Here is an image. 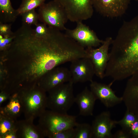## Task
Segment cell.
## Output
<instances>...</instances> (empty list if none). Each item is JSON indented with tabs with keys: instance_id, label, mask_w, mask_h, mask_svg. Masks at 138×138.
I'll return each instance as SVG.
<instances>
[{
	"instance_id": "1",
	"label": "cell",
	"mask_w": 138,
	"mask_h": 138,
	"mask_svg": "<svg viewBox=\"0 0 138 138\" xmlns=\"http://www.w3.org/2000/svg\"><path fill=\"white\" fill-rule=\"evenodd\" d=\"M15 32L8 51L20 55L23 60V75L27 78L43 76L67 62L66 49L50 33L37 36L31 26L23 25Z\"/></svg>"
},
{
	"instance_id": "2",
	"label": "cell",
	"mask_w": 138,
	"mask_h": 138,
	"mask_svg": "<svg viewBox=\"0 0 138 138\" xmlns=\"http://www.w3.org/2000/svg\"><path fill=\"white\" fill-rule=\"evenodd\" d=\"M73 83L70 81L52 89L47 98V106L52 111L62 114L67 112L75 102Z\"/></svg>"
},
{
	"instance_id": "3",
	"label": "cell",
	"mask_w": 138,
	"mask_h": 138,
	"mask_svg": "<svg viewBox=\"0 0 138 138\" xmlns=\"http://www.w3.org/2000/svg\"><path fill=\"white\" fill-rule=\"evenodd\" d=\"M39 20L48 27L62 31L65 30V25L68 20L64 11L53 0L39 7Z\"/></svg>"
},
{
	"instance_id": "4",
	"label": "cell",
	"mask_w": 138,
	"mask_h": 138,
	"mask_svg": "<svg viewBox=\"0 0 138 138\" xmlns=\"http://www.w3.org/2000/svg\"><path fill=\"white\" fill-rule=\"evenodd\" d=\"M62 8L70 21L76 23L88 19L93 15L91 0H53Z\"/></svg>"
},
{
	"instance_id": "5",
	"label": "cell",
	"mask_w": 138,
	"mask_h": 138,
	"mask_svg": "<svg viewBox=\"0 0 138 138\" xmlns=\"http://www.w3.org/2000/svg\"><path fill=\"white\" fill-rule=\"evenodd\" d=\"M44 123L46 133L50 137L54 134L75 127L77 123L76 116L52 111L45 114Z\"/></svg>"
},
{
	"instance_id": "6",
	"label": "cell",
	"mask_w": 138,
	"mask_h": 138,
	"mask_svg": "<svg viewBox=\"0 0 138 138\" xmlns=\"http://www.w3.org/2000/svg\"><path fill=\"white\" fill-rule=\"evenodd\" d=\"M113 40L111 37H108L98 48L86 49L88 57L93 64L95 75L101 79L105 77V72L109 59V50Z\"/></svg>"
},
{
	"instance_id": "7",
	"label": "cell",
	"mask_w": 138,
	"mask_h": 138,
	"mask_svg": "<svg viewBox=\"0 0 138 138\" xmlns=\"http://www.w3.org/2000/svg\"><path fill=\"white\" fill-rule=\"evenodd\" d=\"M76 27L72 29L66 28L65 34L85 49L100 46L104 40H101L96 33L82 21L76 23Z\"/></svg>"
},
{
	"instance_id": "8",
	"label": "cell",
	"mask_w": 138,
	"mask_h": 138,
	"mask_svg": "<svg viewBox=\"0 0 138 138\" xmlns=\"http://www.w3.org/2000/svg\"><path fill=\"white\" fill-rule=\"evenodd\" d=\"M131 0H91L94 9L102 16L110 18L120 17L125 13Z\"/></svg>"
},
{
	"instance_id": "9",
	"label": "cell",
	"mask_w": 138,
	"mask_h": 138,
	"mask_svg": "<svg viewBox=\"0 0 138 138\" xmlns=\"http://www.w3.org/2000/svg\"><path fill=\"white\" fill-rule=\"evenodd\" d=\"M69 70L71 80L73 83L90 82L95 75L93 64L88 57L80 58L71 62Z\"/></svg>"
},
{
	"instance_id": "10",
	"label": "cell",
	"mask_w": 138,
	"mask_h": 138,
	"mask_svg": "<svg viewBox=\"0 0 138 138\" xmlns=\"http://www.w3.org/2000/svg\"><path fill=\"white\" fill-rule=\"evenodd\" d=\"M113 82L112 81L109 84H106L93 80L90 82V90L97 99L107 108L113 107L123 101L122 97L117 96L111 88Z\"/></svg>"
},
{
	"instance_id": "11",
	"label": "cell",
	"mask_w": 138,
	"mask_h": 138,
	"mask_svg": "<svg viewBox=\"0 0 138 138\" xmlns=\"http://www.w3.org/2000/svg\"><path fill=\"white\" fill-rule=\"evenodd\" d=\"M116 125V121L111 119L109 111L101 112L96 116L93 121L91 125L92 138H113L111 131Z\"/></svg>"
},
{
	"instance_id": "12",
	"label": "cell",
	"mask_w": 138,
	"mask_h": 138,
	"mask_svg": "<svg viewBox=\"0 0 138 138\" xmlns=\"http://www.w3.org/2000/svg\"><path fill=\"white\" fill-rule=\"evenodd\" d=\"M122 97L126 109L138 116V73L129 77Z\"/></svg>"
},
{
	"instance_id": "13",
	"label": "cell",
	"mask_w": 138,
	"mask_h": 138,
	"mask_svg": "<svg viewBox=\"0 0 138 138\" xmlns=\"http://www.w3.org/2000/svg\"><path fill=\"white\" fill-rule=\"evenodd\" d=\"M44 76H45L43 81L44 88L45 90L49 91L70 81L71 78L70 70L63 67H56Z\"/></svg>"
},
{
	"instance_id": "14",
	"label": "cell",
	"mask_w": 138,
	"mask_h": 138,
	"mask_svg": "<svg viewBox=\"0 0 138 138\" xmlns=\"http://www.w3.org/2000/svg\"><path fill=\"white\" fill-rule=\"evenodd\" d=\"M97 99L91 90L85 87L75 97V102L78 106L79 114L83 116H92Z\"/></svg>"
},
{
	"instance_id": "15",
	"label": "cell",
	"mask_w": 138,
	"mask_h": 138,
	"mask_svg": "<svg viewBox=\"0 0 138 138\" xmlns=\"http://www.w3.org/2000/svg\"><path fill=\"white\" fill-rule=\"evenodd\" d=\"M25 102L29 111L34 112L47 106V98L44 94L37 91L31 93L26 98Z\"/></svg>"
},
{
	"instance_id": "16",
	"label": "cell",
	"mask_w": 138,
	"mask_h": 138,
	"mask_svg": "<svg viewBox=\"0 0 138 138\" xmlns=\"http://www.w3.org/2000/svg\"><path fill=\"white\" fill-rule=\"evenodd\" d=\"M19 15L13 7L10 0H0V22L12 23Z\"/></svg>"
},
{
	"instance_id": "17",
	"label": "cell",
	"mask_w": 138,
	"mask_h": 138,
	"mask_svg": "<svg viewBox=\"0 0 138 138\" xmlns=\"http://www.w3.org/2000/svg\"><path fill=\"white\" fill-rule=\"evenodd\" d=\"M22 25L31 26L32 25L36 26L38 23L39 16L34 9L21 14Z\"/></svg>"
},
{
	"instance_id": "18",
	"label": "cell",
	"mask_w": 138,
	"mask_h": 138,
	"mask_svg": "<svg viewBox=\"0 0 138 138\" xmlns=\"http://www.w3.org/2000/svg\"><path fill=\"white\" fill-rule=\"evenodd\" d=\"M46 0H21L17 10L19 15L25 12L39 7L45 3Z\"/></svg>"
},
{
	"instance_id": "19",
	"label": "cell",
	"mask_w": 138,
	"mask_h": 138,
	"mask_svg": "<svg viewBox=\"0 0 138 138\" xmlns=\"http://www.w3.org/2000/svg\"><path fill=\"white\" fill-rule=\"evenodd\" d=\"M138 118V116L134 113L126 110L123 118L117 121V124L119 125L122 129L129 132L132 124Z\"/></svg>"
},
{
	"instance_id": "20",
	"label": "cell",
	"mask_w": 138,
	"mask_h": 138,
	"mask_svg": "<svg viewBox=\"0 0 138 138\" xmlns=\"http://www.w3.org/2000/svg\"><path fill=\"white\" fill-rule=\"evenodd\" d=\"M75 127L76 131L75 138H92L91 126L89 124L77 123Z\"/></svg>"
},
{
	"instance_id": "21",
	"label": "cell",
	"mask_w": 138,
	"mask_h": 138,
	"mask_svg": "<svg viewBox=\"0 0 138 138\" xmlns=\"http://www.w3.org/2000/svg\"><path fill=\"white\" fill-rule=\"evenodd\" d=\"M15 36V32L5 35L0 34V48L7 50L10 47Z\"/></svg>"
},
{
	"instance_id": "22",
	"label": "cell",
	"mask_w": 138,
	"mask_h": 138,
	"mask_svg": "<svg viewBox=\"0 0 138 138\" xmlns=\"http://www.w3.org/2000/svg\"><path fill=\"white\" fill-rule=\"evenodd\" d=\"M75 127L70 128L54 134L50 137L53 138H75L76 135Z\"/></svg>"
},
{
	"instance_id": "23",
	"label": "cell",
	"mask_w": 138,
	"mask_h": 138,
	"mask_svg": "<svg viewBox=\"0 0 138 138\" xmlns=\"http://www.w3.org/2000/svg\"><path fill=\"white\" fill-rule=\"evenodd\" d=\"M34 29L35 34L38 37H42L47 34L49 32L50 27L45 24L38 23Z\"/></svg>"
},
{
	"instance_id": "24",
	"label": "cell",
	"mask_w": 138,
	"mask_h": 138,
	"mask_svg": "<svg viewBox=\"0 0 138 138\" xmlns=\"http://www.w3.org/2000/svg\"><path fill=\"white\" fill-rule=\"evenodd\" d=\"M21 105L18 100L15 99H12L7 106L8 111L13 114L19 113Z\"/></svg>"
},
{
	"instance_id": "25",
	"label": "cell",
	"mask_w": 138,
	"mask_h": 138,
	"mask_svg": "<svg viewBox=\"0 0 138 138\" xmlns=\"http://www.w3.org/2000/svg\"><path fill=\"white\" fill-rule=\"evenodd\" d=\"M12 124L10 122L6 120L1 121L0 124V132L2 135H4L9 132L11 129Z\"/></svg>"
},
{
	"instance_id": "26",
	"label": "cell",
	"mask_w": 138,
	"mask_h": 138,
	"mask_svg": "<svg viewBox=\"0 0 138 138\" xmlns=\"http://www.w3.org/2000/svg\"><path fill=\"white\" fill-rule=\"evenodd\" d=\"M12 23H2L0 22V34L5 35L12 33Z\"/></svg>"
},
{
	"instance_id": "27",
	"label": "cell",
	"mask_w": 138,
	"mask_h": 138,
	"mask_svg": "<svg viewBox=\"0 0 138 138\" xmlns=\"http://www.w3.org/2000/svg\"><path fill=\"white\" fill-rule=\"evenodd\" d=\"M129 133L131 137L138 138V118L132 124Z\"/></svg>"
},
{
	"instance_id": "28",
	"label": "cell",
	"mask_w": 138,
	"mask_h": 138,
	"mask_svg": "<svg viewBox=\"0 0 138 138\" xmlns=\"http://www.w3.org/2000/svg\"><path fill=\"white\" fill-rule=\"evenodd\" d=\"M131 137L129 132L122 129L118 131L113 135V138H129Z\"/></svg>"
},
{
	"instance_id": "29",
	"label": "cell",
	"mask_w": 138,
	"mask_h": 138,
	"mask_svg": "<svg viewBox=\"0 0 138 138\" xmlns=\"http://www.w3.org/2000/svg\"><path fill=\"white\" fill-rule=\"evenodd\" d=\"M24 135L26 138H37L38 137V134L33 129L29 127L25 129Z\"/></svg>"
},
{
	"instance_id": "30",
	"label": "cell",
	"mask_w": 138,
	"mask_h": 138,
	"mask_svg": "<svg viewBox=\"0 0 138 138\" xmlns=\"http://www.w3.org/2000/svg\"><path fill=\"white\" fill-rule=\"evenodd\" d=\"M4 137L5 138H14L16 136L13 133L8 132L4 135Z\"/></svg>"
},
{
	"instance_id": "31",
	"label": "cell",
	"mask_w": 138,
	"mask_h": 138,
	"mask_svg": "<svg viewBox=\"0 0 138 138\" xmlns=\"http://www.w3.org/2000/svg\"><path fill=\"white\" fill-rule=\"evenodd\" d=\"M6 96L3 95H1L0 96V103H1L5 100L6 99Z\"/></svg>"
},
{
	"instance_id": "32",
	"label": "cell",
	"mask_w": 138,
	"mask_h": 138,
	"mask_svg": "<svg viewBox=\"0 0 138 138\" xmlns=\"http://www.w3.org/2000/svg\"><path fill=\"white\" fill-rule=\"evenodd\" d=\"M136 1L138 2V0H135Z\"/></svg>"
}]
</instances>
